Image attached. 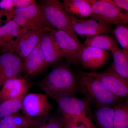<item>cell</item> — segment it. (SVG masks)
I'll return each mask as SVG.
<instances>
[{
	"label": "cell",
	"mask_w": 128,
	"mask_h": 128,
	"mask_svg": "<svg viewBox=\"0 0 128 128\" xmlns=\"http://www.w3.org/2000/svg\"><path fill=\"white\" fill-rule=\"evenodd\" d=\"M70 65L66 63L55 66L38 83L40 88L55 101L62 97L73 96L78 90L76 76Z\"/></svg>",
	"instance_id": "cell-1"
},
{
	"label": "cell",
	"mask_w": 128,
	"mask_h": 128,
	"mask_svg": "<svg viewBox=\"0 0 128 128\" xmlns=\"http://www.w3.org/2000/svg\"><path fill=\"white\" fill-rule=\"evenodd\" d=\"M78 88L85 95L90 104L97 107H113L122 100L114 96L100 82L91 76L78 71L76 76Z\"/></svg>",
	"instance_id": "cell-2"
},
{
	"label": "cell",
	"mask_w": 128,
	"mask_h": 128,
	"mask_svg": "<svg viewBox=\"0 0 128 128\" xmlns=\"http://www.w3.org/2000/svg\"><path fill=\"white\" fill-rule=\"evenodd\" d=\"M6 22L12 20L19 27L37 32L48 31L53 28L47 21L41 7L36 2L26 8H15L12 11L6 12Z\"/></svg>",
	"instance_id": "cell-3"
},
{
	"label": "cell",
	"mask_w": 128,
	"mask_h": 128,
	"mask_svg": "<svg viewBox=\"0 0 128 128\" xmlns=\"http://www.w3.org/2000/svg\"><path fill=\"white\" fill-rule=\"evenodd\" d=\"M45 18L53 28L62 30L76 39L77 34L73 30L70 16L57 0L41 1L38 4Z\"/></svg>",
	"instance_id": "cell-4"
},
{
	"label": "cell",
	"mask_w": 128,
	"mask_h": 128,
	"mask_svg": "<svg viewBox=\"0 0 128 128\" xmlns=\"http://www.w3.org/2000/svg\"><path fill=\"white\" fill-rule=\"evenodd\" d=\"M91 5L92 14L90 19L112 25L128 24V12L123 13L120 8L108 0H88Z\"/></svg>",
	"instance_id": "cell-5"
},
{
	"label": "cell",
	"mask_w": 128,
	"mask_h": 128,
	"mask_svg": "<svg viewBox=\"0 0 128 128\" xmlns=\"http://www.w3.org/2000/svg\"><path fill=\"white\" fill-rule=\"evenodd\" d=\"M56 102L59 111L64 118L92 120L90 104L86 99H81L72 96H67L58 98Z\"/></svg>",
	"instance_id": "cell-6"
},
{
	"label": "cell",
	"mask_w": 128,
	"mask_h": 128,
	"mask_svg": "<svg viewBox=\"0 0 128 128\" xmlns=\"http://www.w3.org/2000/svg\"><path fill=\"white\" fill-rule=\"evenodd\" d=\"M48 31L52 33L66 63L77 67L80 64V56L85 46L62 30L49 28Z\"/></svg>",
	"instance_id": "cell-7"
},
{
	"label": "cell",
	"mask_w": 128,
	"mask_h": 128,
	"mask_svg": "<svg viewBox=\"0 0 128 128\" xmlns=\"http://www.w3.org/2000/svg\"><path fill=\"white\" fill-rule=\"evenodd\" d=\"M82 72L84 74L98 80L118 98L128 97V81L118 75L111 66L105 71L101 73Z\"/></svg>",
	"instance_id": "cell-8"
},
{
	"label": "cell",
	"mask_w": 128,
	"mask_h": 128,
	"mask_svg": "<svg viewBox=\"0 0 128 128\" xmlns=\"http://www.w3.org/2000/svg\"><path fill=\"white\" fill-rule=\"evenodd\" d=\"M52 108L47 95L32 93L26 94L24 97L21 110L24 115L32 119L50 114Z\"/></svg>",
	"instance_id": "cell-9"
},
{
	"label": "cell",
	"mask_w": 128,
	"mask_h": 128,
	"mask_svg": "<svg viewBox=\"0 0 128 128\" xmlns=\"http://www.w3.org/2000/svg\"><path fill=\"white\" fill-rule=\"evenodd\" d=\"M22 61L15 53L0 51V87L7 80L20 76Z\"/></svg>",
	"instance_id": "cell-10"
},
{
	"label": "cell",
	"mask_w": 128,
	"mask_h": 128,
	"mask_svg": "<svg viewBox=\"0 0 128 128\" xmlns=\"http://www.w3.org/2000/svg\"><path fill=\"white\" fill-rule=\"evenodd\" d=\"M43 32H35L21 28L12 44V52L24 59L39 42Z\"/></svg>",
	"instance_id": "cell-11"
},
{
	"label": "cell",
	"mask_w": 128,
	"mask_h": 128,
	"mask_svg": "<svg viewBox=\"0 0 128 128\" xmlns=\"http://www.w3.org/2000/svg\"><path fill=\"white\" fill-rule=\"evenodd\" d=\"M73 30L76 34L82 36H93L99 34H107L114 30L112 25H107L93 19H79L70 16Z\"/></svg>",
	"instance_id": "cell-12"
},
{
	"label": "cell",
	"mask_w": 128,
	"mask_h": 128,
	"mask_svg": "<svg viewBox=\"0 0 128 128\" xmlns=\"http://www.w3.org/2000/svg\"><path fill=\"white\" fill-rule=\"evenodd\" d=\"M40 45L48 67L55 66L62 61L64 57L63 54L52 32H42Z\"/></svg>",
	"instance_id": "cell-13"
},
{
	"label": "cell",
	"mask_w": 128,
	"mask_h": 128,
	"mask_svg": "<svg viewBox=\"0 0 128 128\" xmlns=\"http://www.w3.org/2000/svg\"><path fill=\"white\" fill-rule=\"evenodd\" d=\"M31 86L28 77L19 76L7 80L0 90L1 101L13 99L25 96Z\"/></svg>",
	"instance_id": "cell-14"
},
{
	"label": "cell",
	"mask_w": 128,
	"mask_h": 128,
	"mask_svg": "<svg viewBox=\"0 0 128 128\" xmlns=\"http://www.w3.org/2000/svg\"><path fill=\"white\" fill-rule=\"evenodd\" d=\"M110 56V54L106 50L85 46L80 56V64L84 68L96 70L106 64Z\"/></svg>",
	"instance_id": "cell-15"
},
{
	"label": "cell",
	"mask_w": 128,
	"mask_h": 128,
	"mask_svg": "<svg viewBox=\"0 0 128 128\" xmlns=\"http://www.w3.org/2000/svg\"><path fill=\"white\" fill-rule=\"evenodd\" d=\"M47 68L40 41L22 61V73L27 77L28 76H34L42 73Z\"/></svg>",
	"instance_id": "cell-16"
},
{
	"label": "cell",
	"mask_w": 128,
	"mask_h": 128,
	"mask_svg": "<svg viewBox=\"0 0 128 128\" xmlns=\"http://www.w3.org/2000/svg\"><path fill=\"white\" fill-rule=\"evenodd\" d=\"M61 4L66 12L75 18L83 19L92 15V6L88 0H64Z\"/></svg>",
	"instance_id": "cell-17"
},
{
	"label": "cell",
	"mask_w": 128,
	"mask_h": 128,
	"mask_svg": "<svg viewBox=\"0 0 128 128\" xmlns=\"http://www.w3.org/2000/svg\"><path fill=\"white\" fill-rule=\"evenodd\" d=\"M20 28L12 20L0 26V51L12 52L14 39L18 35Z\"/></svg>",
	"instance_id": "cell-18"
},
{
	"label": "cell",
	"mask_w": 128,
	"mask_h": 128,
	"mask_svg": "<svg viewBox=\"0 0 128 128\" xmlns=\"http://www.w3.org/2000/svg\"><path fill=\"white\" fill-rule=\"evenodd\" d=\"M113 58L111 66L115 72L126 80L128 81V56L118 46L110 49Z\"/></svg>",
	"instance_id": "cell-19"
},
{
	"label": "cell",
	"mask_w": 128,
	"mask_h": 128,
	"mask_svg": "<svg viewBox=\"0 0 128 128\" xmlns=\"http://www.w3.org/2000/svg\"><path fill=\"white\" fill-rule=\"evenodd\" d=\"M84 45L103 50H110L112 48L118 46L114 37L105 34L86 37Z\"/></svg>",
	"instance_id": "cell-20"
},
{
	"label": "cell",
	"mask_w": 128,
	"mask_h": 128,
	"mask_svg": "<svg viewBox=\"0 0 128 128\" xmlns=\"http://www.w3.org/2000/svg\"><path fill=\"white\" fill-rule=\"evenodd\" d=\"M65 119L62 115L48 114L33 118L29 128H64Z\"/></svg>",
	"instance_id": "cell-21"
},
{
	"label": "cell",
	"mask_w": 128,
	"mask_h": 128,
	"mask_svg": "<svg viewBox=\"0 0 128 128\" xmlns=\"http://www.w3.org/2000/svg\"><path fill=\"white\" fill-rule=\"evenodd\" d=\"M32 119L20 114H15L0 119V128H29Z\"/></svg>",
	"instance_id": "cell-22"
},
{
	"label": "cell",
	"mask_w": 128,
	"mask_h": 128,
	"mask_svg": "<svg viewBox=\"0 0 128 128\" xmlns=\"http://www.w3.org/2000/svg\"><path fill=\"white\" fill-rule=\"evenodd\" d=\"M114 128H128V98L113 107Z\"/></svg>",
	"instance_id": "cell-23"
},
{
	"label": "cell",
	"mask_w": 128,
	"mask_h": 128,
	"mask_svg": "<svg viewBox=\"0 0 128 128\" xmlns=\"http://www.w3.org/2000/svg\"><path fill=\"white\" fill-rule=\"evenodd\" d=\"M113 107L97 108L95 113V119L100 128H114Z\"/></svg>",
	"instance_id": "cell-24"
},
{
	"label": "cell",
	"mask_w": 128,
	"mask_h": 128,
	"mask_svg": "<svg viewBox=\"0 0 128 128\" xmlns=\"http://www.w3.org/2000/svg\"><path fill=\"white\" fill-rule=\"evenodd\" d=\"M24 96L1 101L0 103V119L17 113L21 110L22 100Z\"/></svg>",
	"instance_id": "cell-25"
},
{
	"label": "cell",
	"mask_w": 128,
	"mask_h": 128,
	"mask_svg": "<svg viewBox=\"0 0 128 128\" xmlns=\"http://www.w3.org/2000/svg\"><path fill=\"white\" fill-rule=\"evenodd\" d=\"M116 37L117 42L121 45L124 52L128 56V24H116L112 32Z\"/></svg>",
	"instance_id": "cell-26"
},
{
	"label": "cell",
	"mask_w": 128,
	"mask_h": 128,
	"mask_svg": "<svg viewBox=\"0 0 128 128\" xmlns=\"http://www.w3.org/2000/svg\"><path fill=\"white\" fill-rule=\"evenodd\" d=\"M64 128H96L92 120L83 121L64 118Z\"/></svg>",
	"instance_id": "cell-27"
},
{
	"label": "cell",
	"mask_w": 128,
	"mask_h": 128,
	"mask_svg": "<svg viewBox=\"0 0 128 128\" xmlns=\"http://www.w3.org/2000/svg\"><path fill=\"white\" fill-rule=\"evenodd\" d=\"M16 8L24 9L36 3L34 0H13Z\"/></svg>",
	"instance_id": "cell-28"
},
{
	"label": "cell",
	"mask_w": 128,
	"mask_h": 128,
	"mask_svg": "<svg viewBox=\"0 0 128 128\" xmlns=\"http://www.w3.org/2000/svg\"><path fill=\"white\" fill-rule=\"evenodd\" d=\"M16 8L13 0H2L0 1V8L4 11L10 12Z\"/></svg>",
	"instance_id": "cell-29"
},
{
	"label": "cell",
	"mask_w": 128,
	"mask_h": 128,
	"mask_svg": "<svg viewBox=\"0 0 128 128\" xmlns=\"http://www.w3.org/2000/svg\"><path fill=\"white\" fill-rule=\"evenodd\" d=\"M108 1L118 8L123 9L128 12V0H108Z\"/></svg>",
	"instance_id": "cell-30"
},
{
	"label": "cell",
	"mask_w": 128,
	"mask_h": 128,
	"mask_svg": "<svg viewBox=\"0 0 128 128\" xmlns=\"http://www.w3.org/2000/svg\"><path fill=\"white\" fill-rule=\"evenodd\" d=\"M2 15H4V11L2 10H0V25L1 22V17Z\"/></svg>",
	"instance_id": "cell-31"
},
{
	"label": "cell",
	"mask_w": 128,
	"mask_h": 128,
	"mask_svg": "<svg viewBox=\"0 0 128 128\" xmlns=\"http://www.w3.org/2000/svg\"><path fill=\"white\" fill-rule=\"evenodd\" d=\"M1 102V100L0 98V103Z\"/></svg>",
	"instance_id": "cell-32"
}]
</instances>
